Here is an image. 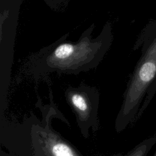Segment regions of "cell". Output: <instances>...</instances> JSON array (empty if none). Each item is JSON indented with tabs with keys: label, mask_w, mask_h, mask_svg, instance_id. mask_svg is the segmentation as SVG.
Wrapping results in <instances>:
<instances>
[{
	"label": "cell",
	"mask_w": 156,
	"mask_h": 156,
	"mask_svg": "<svg viewBox=\"0 0 156 156\" xmlns=\"http://www.w3.org/2000/svg\"><path fill=\"white\" fill-rule=\"evenodd\" d=\"M153 156H156V151H155V152H154V154Z\"/></svg>",
	"instance_id": "obj_4"
},
{
	"label": "cell",
	"mask_w": 156,
	"mask_h": 156,
	"mask_svg": "<svg viewBox=\"0 0 156 156\" xmlns=\"http://www.w3.org/2000/svg\"><path fill=\"white\" fill-rule=\"evenodd\" d=\"M155 143L156 133L138 144L127 154L124 155L118 154L115 156H146Z\"/></svg>",
	"instance_id": "obj_3"
},
{
	"label": "cell",
	"mask_w": 156,
	"mask_h": 156,
	"mask_svg": "<svg viewBox=\"0 0 156 156\" xmlns=\"http://www.w3.org/2000/svg\"><path fill=\"white\" fill-rule=\"evenodd\" d=\"M30 136L35 156H82L72 144L48 126H35Z\"/></svg>",
	"instance_id": "obj_2"
},
{
	"label": "cell",
	"mask_w": 156,
	"mask_h": 156,
	"mask_svg": "<svg viewBox=\"0 0 156 156\" xmlns=\"http://www.w3.org/2000/svg\"><path fill=\"white\" fill-rule=\"evenodd\" d=\"M65 96L76 115L81 133L87 138L90 128L93 131L99 128L98 91L83 84L77 87L68 88L65 91Z\"/></svg>",
	"instance_id": "obj_1"
}]
</instances>
